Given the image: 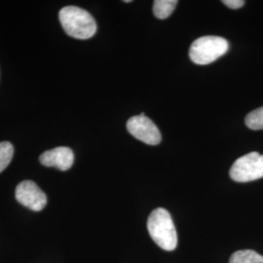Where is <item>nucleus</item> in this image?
<instances>
[{"instance_id":"nucleus-1","label":"nucleus","mask_w":263,"mask_h":263,"mask_svg":"<svg viewBox=\"0 0 263 263\" xmlns=\"http://www.w3.org/2000/svg\"><path fill=\"white\" fill-rule=\"evenodd\" d=\"M147 230L161 249L171 252L177 248V230L169 212L164 208H157L151 212L147 219Z\"/></svg>"},{"instance_id":"nucleus-11","label":"nucleus","mask_w":263,"mask_h":263,"mask_svg":"<svg viewBox=\"0 0 263 263\" xmlns=\"http://www.w3.org/2000/svg\"><path fill=\"white\" fill-rule=\"evenodd\" d=\"M14 155V147L11 142H0V173L3 172L9 165Z\"/></svg>"},{"instance_id":"nucleus-8","label":"nucleus","mask_w":263,"mask_h":263,"mask_svg":"<svg viewBox=\"0 0 263 263\" xmlns=\"http://www.w3.org/2000/svg\"><path fill=\"white\" fill-rule=\"evenodd\" d=\"M177 4V0H155L153 3L154 16L160 20L169 18L173 14Z\"/></svg>"},{"instance_id":"nucleus-7","label":"nucleus","mask_w":263,"mask_h":263,"mask_svg":"<svg viewBox=\"0 0 263 263\" xmlns=\"http://www.w3.org/2000/svg\"><path fill=\"white\" fill-rule=\"evenodd\" d=\"M39 161L45 167H54L61 171H67L73 165L74 154L69 147L60 146L43 152L39 157Z\"/></svg>"},{"instance_id":"nucleus-5","label":"nucleus","mask_w":263,"mask_h":263,"mask_svg":"<svg viewBox=\"0 0 263 263\" xmlns=\"http://www.w3.org/2000/svg\"><path fill=\"white\" fill-rule=\"evenodd\" d=\"M127 130L134 138L146 144L157 145L161 142L159 129L144 113L130 118L127 122Z\"/></svg>"},{"instance_id":"nucleus-10","label":"nucleus","mask_w":263,"mask_h":263,"mask_svg":"<svg viewBox=\"0 0 263 263\" xmlns=\"http://www.w3.org/2000/svg\"><path fill=\"white\" fill-rule=\"evenodd\" d=\"M245 123L251 130H263V106L249 113L245 119Z\"/></svg>"},{"instance_id":"nucleus-13","label":"nucleus","mask_w":263,"mask_h":263,"mask_svg":"<svg viewBox=\"0 0 263 263\" xmlns=\"http://www.w3.org/2000/svg\"><path fill=\"white\" fill-rule=\"evenodd\" d=\"M124 2H125V3H130V2H132V1L131 0H125Z\"/></svg>"},{"instance_id":"nucleus-3","label":"nucleus","mask_w":263,"mask_h":263,"mask_svg":"<svg viewBox=\"0 0 263 263\" xmlns=\"http://www.w3.org/2000/svg\"><path fill=\"white\" fill-rule=\"evenodd\" d=\"M228 48L229 44L226 38L214 35L203 36L191 44L189 57L194 64L206 66L226 54Z\"/></svg>"},{"instance_id":"nucleus-12","label":"nucleus","mask_w":263,"mask_h":263,"mask_svg":"<svg viewBox=\"0 0 263 263\" xmlns=\"http://www.w3.org/2000/svg\"><path fill=\"white\" fill-rule=\"evenodd\" d=\"M222 3L231 9H239L244 6L245 1L244 0H223Z\"/></svg>"},{"instance_id":"nucleus-6","label":"nucleus","mask_w":263,"mask_h":263,"mask_svg":"<svg viewBox=\"0 0 263 263\" xmlns=\"http://www.w3.org/2000/svg\"><path fill=\"white\" fill-rule=\"evenodd\" d=\"M15 196L20 204L34 212L42 211L47 205L46 194L31 180H25L19 183Z\"/></svg>"},{"instance_id":"nucleus-9","label":"nucleus","mask_w":263,"mask_h":263,"mask_svg":"<svg viewBox=\"0 0 263 263\" xmlns=\"http://www.w3.org/2000/svg\"><path fill=\"white\" fill-rule=\"evenodd\" d=\"M229 263H263V255L253 250L238 251L230 256Z\"/></svg>"},{"instance_id":"nucleus-4","label":"nucleus","mask_w":263,"mask_h":263,"mask_svg":"<svg viewBox=\"0 0 263 263\" xmlns=\"http://www.w3.org/2000/svg\"><path fill=\"white\" fill-rule=\"evenodd\" d=\"M230 178L237 182H249L263 178V155L251 152L238 158L233 163Z\"/></svg>"},{"instance_id":"nucleus-2","label":"nucleus","mask_w":263,"mask_h":263,"mask_svg":"<svg viewBox=\"0 0 263 263\" xmlns=\"http://www.w3.org/2000/svg\"><path fill=\"white\" fill-rule=\"evenodd\" d=\"M59 18L66 34L77 39L93 37L97 24L93 16L79 7L66 6L60 11Z\"/></svg>"}]
</instances>
